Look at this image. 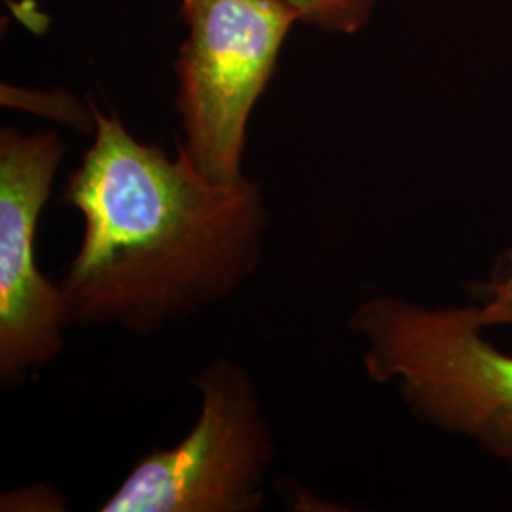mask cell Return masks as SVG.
<instances>
[{
    "instance_id": "6da1fadb",
    "label": "cell",
    "mask_w": 512,
    "mask_h": 512,
    "mask_svg": "<svg viewBox=\"0 0 512 512\" xmlns=\"http://www.w3.org/2000/svg\"><path fill=\"white\" fill-rule=\"evenodd\" d=\"M92 147L63 198L84 222L61 279L71 327L150 336L228 300L256 274L270 228L262 184L222 183L139 141L90 99Z\"/></svg>"
},
{
    "instance_id": "7a4b0ae2",
    "label": "cell",
    "mask_w": 512,
    "mask_h": 512,
    "mask_svg": "<svg viewBox=\"0 0 512 512\" xmlns=\"http://www.w3.org/2000/svg\"><path fill=\"white\" fill-rule=\"evenodd\" d=\"M348 327L365 338L372 382L397 384L418 420L465 435L512 467V355L482 338L480 306L374 296Z\"/></svg>"
},
{
    "instance_id": "3957f363",
    "label": "cell",
    "mask_w": 512,
    "mask_h": 512,
    "mask_svg": "<svg viewBox=\"0 0 512 512\" xmlns=\"http://www.w3.org/2000/svg\"><path fill=\"white\" fill-rule=\"evenodd\" d=\"M200 416L183 440L139 459L103 512H256L275 458L253 376L230 357L192 378Z\"/></svg>"
},
{
    "instance_id": "277c9868",
    "label": "cell",
    "mask_w": 512,
    "mask_h": 512,
    "mask_svg": "<svg viewBox=\"0 0 512 512\" xmlns=\"http://www.w3.org/2000/svg\"><path fill=\"white\" fill-rule=\"evenodd\" d=\"M181 14L188 37L175 61L177 143L203 175L232 183L243 177L256 101L300 18L283 0H183Z\"/></svg>"
},
{
    "instance_id": "5b68a950",
    "label": "cell",
    "mask_w": 512,
    "mask_h": 512,
    "mask_svg": "<svg viewBox=\"0 0 512 512\" xmlns=\"http://www.w3.org/2000/svg\"><path fill=\"white\" fill-rule=\"evenodd\" d=\"M63 139L48 129H0V387L14 391L63 349L69 325L61 285L38 270V220L50 198Z\"/></svg>"
},
{
    "instance_id": "8992f818",
    "label": "cell",
    "mask_w": 512,
    "mask_h": 512,
    "mask_svg": "<svg viewBox=\"0 0 512 512\" xmlns=\"http://www.w3.org/2000/svg\"><path fill=\"white\" fill-rule=\"evenodd\" d=\"M296 10L302 23L323 31L355 35L374 12L378 0H283Z\"/></svg>"
},
{
    "instance_id": "52a82bcc",
    "label": "cell",
    "mask_w": 512,
    "mask_h": 512,
    "mask_svg": "<svg viewBox=\"0 0 512 512\" xmlns=\"http://www.w3.org/2000/svg\"><path fill=\"white\" fill-rule=\"evenodd\" d=\"M476 287L484 298L480 308L484 327L512 325V247L501 256L494 277Z\"/></svg>"
}]
</instances>
